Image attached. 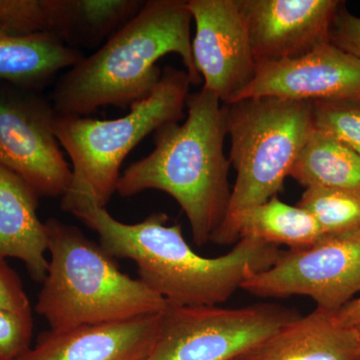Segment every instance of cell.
Wrapping results in <instances>:
<instances>
[{"label":"cell","instance_id":"obj_1","mask_svg":"<svg viewBox=\"0 0 360 360\" xmlns=\"http://www.w3.org/2000/svg\"><path fill=\"white\" fill-rule=\"evenodd\" d=\"M73 215L99 236V245L115 258L137 266L139 281L179 307H217L236 290L251 272L269 269L281 255L277 246L243 238L226 255L215 258L194 252L179 224L167 225L165 213L127 224L106 208L86 205Z\"/></svg>","mask_w":360,"mask_h":360},{"label":"cell","instance_id":"obj_2","mask_svg":"<svg viewBox=\"0 0 360 360\" xmlns=\"http://www.w3.org/2000/svg\"><path fill=\"white\" fill-rule=\"evenodd\" d=\"M191 11L184 0H148L108 41L56 80L58 115L87 116L103 106L129 108L148 98L162 71L156 63L179 54L191 84L201 82L191 45Z\"/></svg>","mask_w":360,"mask_h":360},{"label":"cell","instance_id":"obj_3","mask_svg":"<svg viewBox=\"0 0 360 360\" xmlns=\"http://www.w3.org/2000/svg\"><path fill=\"white\" fill-rule=\"evenodd\" d=\"M220 103L205 87L189 94L186 122L155 130L153 153L132 163L116 189L122 198L148 189L169 194L186 213L198 246L212 243L231 202V162L224 151L226 122Z\"/></svg>","mask_w":360,"mask_h":360},{"label":"cell","instance_id":"obj_4","mask_svg":"<svg viewBox=\"0 0 360 360\" xmlns=\"http://www.w3.org/2000/svg\"><path fill=\"white\" fill-rule=\"evenodd\" d=\"M51 260L35 310L52 330L160 314L168 302L75 225L47 220Z\"/></svg>","mask_w":360,"mask_h":360},{"label":"cell","instance_id":"obj_5","mask_svg":"<svg viewBox=\"0 0 360 360\" xmlns=\"http://www.w3.org/2000/svg\"><path fill=\"white\" fill-rule=\"evenodd\" d=\"M191 85L186 71L167 66L153 94L132 104L122 117L56 115L54 132L72 162V179L61 198V210L72 214L86 205L106 208L130 151L162 125L186 116Z\"/></svg>","mask_w":360,"mask_h":360},{"label":"cell","instance_id":"obj_6","mask_svg":"<svg viewBox=\"0 0 360 360\" xmlns=\"http://www.w3.org/2000/svg\"><path fill=\"white\" fill-rule=\"evenodd\" d=\"M224 110L236 170L227 219L277 196L314 124L309 101L252 97Z\"/></svg>","mask_w":360,"mask_h":360},{"label":"cell","instance_id":"obj_7","mask_svg":"<svg viewBox=\"0 0 360 360\" xmlns=\"http://www.w3.org/2000/svg\"><path fill=\"white\" fill-rule=\"evenodd\" d=\"M300 316L297 310L271 303L239 309L168 303L158 340L143 360L238 359Z\"/></svg>","mask_w":360,"mask_h":360},{"label":"cell","instance_id":"obj_8","mask_svg":"<svg viewBox=\"0 0 360 360\" xmlns=\"http://www.w3.org/2000/svg\"><path fill=\"white\" fill-rule=\"evenodd\" d=\"M53 104L39 91L0 82V167L39 198H63L72 172L54 132Z\"/></svg>","mask_w":360,"mask_h":360},{"label":"cell","instance_id":"obj_9","mask_svg":"<svg viewBox=\"0 0 360 360\" xmlns=\"http://www.w3.org/2000/svg\"><path fill=\"white\" fill-rule=\"evenodd\" d=\"M241 290L264 298L309 296L316 309L340 311L360 292V231L281 251L269 269L248 274Z\"/></svg>","mask_w":360,"mask_h":360},{"label":"cell","instance_id":"obj_10","mask_svg":"<svg viewBox=\"0 0 360 360\" xmlns=\"http://www.w3.org/2000/svg\"><path fill=\"white\" fill-rule=\"evenodd\" d=\"M186 6L195 23L191 45L203 87L220 103H234L257 71L238 0H188Z\"/></svg>","mask_w":360,"mask_h":360},{"label":"cell","instance_id":"obj_11","mask_svg":"<svg viewBox=\"0 0 360 360\" xmlns=\"http://www.w3.org/2000/svg\"><path fill=\"white\" fill-rule=\"evenodd\" d=\"M264 96L360 103V60L328 42L298 58L257 63L236 101Z\"/></svg>","mask_w":360,"mask_h":360},{"label":"cell","instance_id":"obj_12","mask_svg":"<svg viewBox=\"0 0 360 360\" xmlns=\"http://www.w3.org/2000/svg\"><path fill=\"white\" fill-rule=\"evenodd\" d=\"M257 63L305 56L330 42L338 0H238Z\"/></svg>","mask_w":360,"mask_h":360},{"label":"cell","instance_id":"obj_13","mask_svg":"<svg viewBox=\"0 0 360 360\" xmlns=\"http://www.w3.org/2000/svg\"><path fill=\"white\" fill-rule=\"evenodd\" d=\"M162 312L129 321L51 329L15 360H143L158 340Z\"/></svg>","mask_w":360,"mask_h":360},{"label":"cell","instance_id":"obj_14","mask_svg":"<svg viewBox=\"0 0 360 360\" xmlns=\"http://www.w3.org/2000/svg\"><path fill=\"white\" fill-rule=\"evenodd\" d=\"M238 360H360L354 326L338 321L336 312L316 309L279 328Z\"/></svg>","mask_w":360,"mask_h":360},{"label":"cell","instance_id":"obj_15","mask_svg":"<svg viewBox=\"0 0 360 360\" xmlns=\"http://www.w3.org/2000/svg\"><path fill=\"white\" fill-rule=\"evenodd\" d=\"M39 198L25 180L0 167V258H18L34 281L44 283L49 231L37 215Z\"/></svg>","mask_w":360,"mask_h":360},{"label":"cell","instance_id":"obj_16","mask_svg":"<svg viewBox=\"0 0 360 360\" xmlns=\"http://www.w3.org/2000/svg\"><path fill=\"white\" fill-rule=\"evenodd\" d=\"M321 229L309 212L290 205L277 196L225 219L212 243L231 245L251 238L278 248L300 250L314 245L322 238Z\"/></svg>","mask_w":360,"mask_h":360},{"label":"cell","instance_id":"obj_17","mask_svg":"<svg viewBox=\"0 0 360 360\" xmlns=\"http://www.w3.org/2000/svg\"><path fill=\"white\" fill-rule=\"evenodd\" d=\"M84 56L52 34L0 35V82L41 92Z\"/></svg>","mask_w":360,"mask_h":360},{"label":"cell","instance_id":"obj_18","mask_svg":"<svg viewBox=\"0 0 360 360\" xmlns=\"http://www.w3.org/2000/svg\"><path fill=\"white\" fill-rule=\"evenodd\" d=\"M290 176L307 187H323L360 196V155L333 135L314 129Z\"/></svg>","mask_w":360,"mask_h":360},{"label":"cell","instance_id":"obj_19","mask_svg":"<svg viewBox=\"0 0 360 360\" xmlns=\"http://www.w3.org/2000/svg\"><path fill=\"white\" fill-rule=\"evenodd\" d=\"M137 0H65L63 41L91 46L115 34L141 11Z\"/></svg>","mask_w":360,"mask_h":360},{"label":"cell","instance_id":"obj_20","mask_svg":"<svg viewBox=\"0 0 360 360\" xmlns=\"http://www.w3.org/2000/svg\"><path fill=\"white\" fill-rule=\"evenodd\" d=\"M297 206L316 221L322 236L360 231V196L323 187H307Z\"/></svg>","mask_w":360,"mask_h":360},{"label":"cell","instance_id":"obj_21","mask_svg":"<svg viewBox=\"0 0 360 360\" xmlns=\"http://www.w3.org/2000/svg\"><path fill=\"white\" fill-rule=\"evenodd\" d=\"M63 30V0H0V35L60 39Z\"/></svg>","mask_w":360,"mask_h":360},{"label":"cell","instance_id":"obj_22","mask_svg":"<svg viewBox=\"0 0 360 360\" xmlns=\"http://www.w3.org/2000/svg\"><path fill=\"white\" fill-rule=\"evenodd\" d=\"M312 105L315 129L333 135L360 155V103L319 101Z\"/></svg>","mask_w":360,"mask_h":360},{"label":"cell","instance_id":"obj_23","mask_svg":"<svg viewBox=\"0 0 360 360\" xmlns=\"http://www.w3.org/2000/svg\"><path fill=\"white\" fill-rule=\"evenodd\" d=\"M33 335L32 312L0 309V360H15L30 348Z\"/></svg>","mask_w":360,"mask_h":360},{"label":"cell","instance_id":"obj_24","mask_svg":"<svg viewBox=\"0 0 360 360\" xmlns=\"http://www.w3.org/2000/svg\"><path fill=\"white\" fill-rule=\"evenodd\" d=\"M0 309L13 312H32L30 300L20 276L4 258H0Z\"/></svg>","mask_w":360,"mask_h":360},{"label":"cell","instance_id":"obj_25","mask_svg":"<svg viewBox=\"0 0 360 360\" xmlns=\"http://www.w3.org/2000/svg\"><path fill=\"white\" fill-rule=\"evenodd\" d=\"M330 42L360 60V18L340 7L331 25Z\"/></svg>","mask_w":360,"mask_h":360},{"label":"cell","instance_id":"obj_26","mask_svg":"<svg viewBox=\"0 0 360 360\" xmlns=\"http://www.w3.org/2000/svg\"><path fill=\"white\" fill-rule=\"evenodd\" d=\"M338 321L345 326H354L360 319V297L352 300L336 312Z\"/></svg>","mask_w":360,"mask_h":360},{"label":"cell","instance_id":"obj_27","mask_svg":"<svg viewBox=\"0 0 360 360\" xmlns=\"http://www.w3.org/2000/svg\"><path fill=\"white\" fill-rule=\"evenodd\" d=\"M354 328L356 329L357 333H359V338H360V319L359 321L356 322V323L354 324Z\"/></svg>","mask_w":360,"mask_h":360},{"label":"cell","instance_id":"obj_28","mask_svg":"<svg viewBox=\"0 0 360 360\" xmlns=\"http://www.w3.org/2000/svg\"><path fill=\"white\" fill-rule=\"evenodd\" d=\"M236 360H238V359H236Z\"/></svg>","mask_w":360,"mask_h":360}]
</instances>
